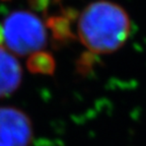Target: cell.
Wrapping results in <instances>:
<instances>
[{"instance_id": "1", "label": "cell", "mask_w": 146, "mask_h": 146, "mask_svg": "<svg viewBox=\"0 0 146 146\" xmlns=\"http://www.w3.org/2000/svg\"><path fill=\"white\" fill-rule=\"evenodd\" d=\"M130 34V19L122 7L110 1H98L82 11L78 21L80 41L94 53L119 49Z\"/></svg>"}, {"instance_id": "2", "label": "cell", "mask_w": 146, "mask_h": 146, "mask_svg": "<svg viewBox=\"0 0 146 146\" xmlns=\"http://www.w3.org/2000/svg\"><path fill=\"white\" fill-rule=\"evenodd\" d=\"M1 31L6 47L18 56L40 52L47 41L43 23L29 11H15L9 14L1 25Z\"/></svg>"}, {"instance_id": "3", "label": "cell", "mask_w": 146, "mask_h": 146, "mask_svg": "<svg viewBox=\"0 0 146 146\" xmlns=\"http://www.w3.org/2000/svg\"><path fill=\"white\" fill-rule=\"evenodd\" d=\"M30 119L14 108H0V146H29L33 134Z\"/></svg>"}, {"instance_id": "4", "label": "cell", "mask_w": 146, "mask_h": 146, "mask_svg": "<svg viewBox=\"0 0 146 146\" xmlns=\"http://www.w3.org/2000/svg\"><path fill=\"white\" fill-rule=\"evenodd\" d=\"M21 81V65L11 52L0 45V98L11 94Z\"/></svg>"}, {"instance_id": "5", "label": "cell", "mask_w": 146, "mask_h": 146, "mask_svg": "<svg viewBox=\"0 0 146 146\" xmlns=\"http://www.w3.org/2000/svg\"><path fill=\"white\" fill-rule=\"evenodd\" d=\"M29 68L33 72H41V73H48L52 71L54 67L51 57H49L48 54L46 53H35L31 56L27 62Z\"/></svg>"}]
</instances>
